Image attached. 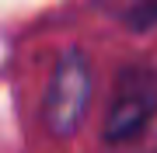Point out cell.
I'll return each instance as SVG.
<instances>
[{
  "instance_id": "7a4b0ae2",
  "label": "cell",
  "mask_w": 157,
  "mask_h": 153,
  "mask_svg": "<svg viewBox=\"0 0 157 153\" xmlns=\"http://www.w3.org/2000/svg\"><path fill=\"white\" fill-rule=\"evenodd\" d=\"M154 115H157V73L154 70H126L119 77L112 104H108L101 136L105 143H129L154 122Z\"/></svg>"
},
{
  "instance_id": "6da1fadb",
  "label": "cell",
  "mask_w": 157,
  "mask_h": 153,
  "mask_svg": "<svg viewBox=\"0 0 157 153\" xmlns=\"http://www.w3.org/2000/svg\"><path fill=\"white\" fill-rule=\"evenodd\" d=\"M91 104V70L80 49H67L56 63L42 101V122L56 139H70L84 125Z\"/></svg>"
},
{
  "instance_id": "3957f363",
  "label": "cell",
  "mask_w": 157,
  "mask_h": 153,
  "mask_svg": "<svg viewBox=\"0 0 157 153\" xmlns=\"http://www.w3.org/2000/svg\"><path fill=\"white\" fill-rule=\"evenodd\" d=\"M126 21L133 24L136 31H150V28H157V0H129Z\"/></svg>"
}]
</instances>
